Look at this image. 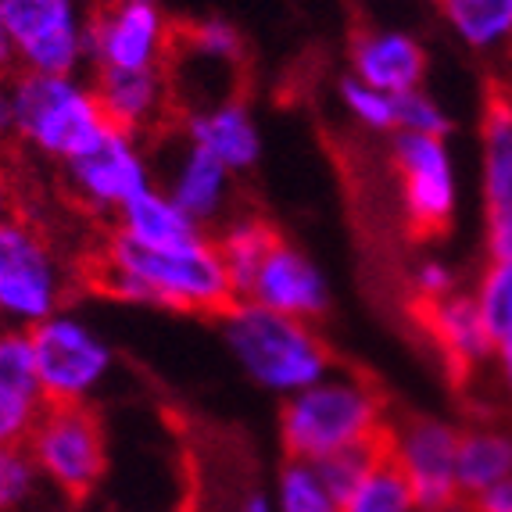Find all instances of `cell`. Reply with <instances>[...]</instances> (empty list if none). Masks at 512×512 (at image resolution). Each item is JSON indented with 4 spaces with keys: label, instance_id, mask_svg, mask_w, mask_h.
Returning a JSON list of instances; mask_svg holds the SVG:
<instances>
[{
    "label": "cell",
    "instance_id": "13",
    "mask_svg": "<svg viewBox=\"0 0 512 512\" xmlns=\"http://www.w3.org/2000/svg\"><path fill=\"white\" fill-rule=\"evenodd\" d=\"M244 298L262 308H273L280 316L319 323L330 312V280L305 251L280 237L276 248L265 255L262 269L255 273Z\"/></svg>",
    "mask_w": 512,
    "mask_h": 512
},
{
    "label": "cell",
    "instance_id": "19",
    "mask_svg": "<svg viewBox=\"0 0 512 512\" xmlns=\"http://www.w3.org/2000/svg\"><path fill=\"white\" fill-rule=\"evenodd\" d=\"M169 197L190 219L208 230L212 222H219L230 208V190H233V172L222 162H215L212 154L183 140L180 158L172 162L169 183H165Z\"/></svg>",
    "mask_w": 512,
    "mask_h": 512
},
{
    "label": "cell",
    "instance_id": "4",
    "mask_svg": "<svg viewBox=\"0 0 512 512\" xmlns=\"http://www.w3.org/2000/svg\"><path fill=\"white\" fill-rule=\"evenodd\" d=\"M15 133L51 162H72L108 129L94 86L79 76L22 72L11 83Z\"/></svg>",
    "mask_w": 512,
    "mask_h": 512
},
{
    "label": "cell",
    "instance_id": "26",
    "mask_svg": "<svg viewBox=\"0 0 512 512\" xmlns=\"http://www.w3.org/2000/svg\"><path fill=\"white\" fill-rule=\"evenodd\" d=\"M176 51L201 65L215 69H233L244 61V36L226 18H201L194 26L176 29Z\"/></svg>",
    "mask_w": 512,
    "mask_h": 512
},
{
    "label": "cell",
    "instance_id": "24",
    "mask_svg": "<svg viewBox=\"0 0 512 512\" xmlns=\"http://www.w3.org/2000/svg\"><path fill=\"white\" fill-rule=\"evenodd\" d=\"M276 240H280V233L262 215H233V219L222 222V230L215 233V248H219L237 298L248 294L251 280L262 269L265 255L276 248Z\"/></svg>",
    "mask_w": 512,
    "mask_h": 512
},
{
    "label": "cell",
    "instance_id": "21",
    "mask_svg": "<svg viewBox=\"0 0 512 512\" xmlns=\"http://www.w3.org/2000/svg\"><path fill=\"white\" fill-rule=\"evenodd\" d=\"M111 230H119L122 237L137 240V244H154V248H162V244H183V240L197 237V233H208L172 201L169 190L154 187V183L147 190H140V194L115 215V226H111Z\"/></svg>",
    "mask_w": 512,
    "mask_h": 512
},
{
    "label": "cell",
    "instance_id": "16",
    "mask_svg": "<svg viewBox=\"0 0 512 512\" xmlns=\"http://www.w3.org/2000/svg\"><path fill=\"white\" fill-rule=\"evenodd\" d=\"M183 140L208 151L233 176L251 172L262 162V129L255 122V111L233 94L190 108L183 119Z\"/></svg>",
    "mask_w": 512,
    "mask_h": 512
},
{
    "label": "cell",
    "instance_id": "41",
    "mask_svg": "<svg viewBox=\"0 0 512 512\" xmlns=\"http://www.w3.org/2000/svg\"><path fill=\"white\" fill-rule=\"evenodd\" d=\"M434 4H441V0H434Z\"/></svg>",
    "mask_w": 512,
    "mask_h": 512
},
{
    "label": "cell",
    "instance_id": "34",
    "mask_svg": "<svg viewBox=\"0 0 512 512\" xmlns=\"http://www.w3.org/2000/svg\"><path fill=\"white\" fill-rule=\"evenodd\" d=\"M484 244L487 255H512V201L484 212Z\"/></svg>",
    "mask_w": 512,
    "mask_h": 512
},
{
    "label": "cell",
    "instance_id": "5",
    "mask_svg": "<svg viewBox=\"0 0 512 512\" xmlns=\"http://www.w3.org/2000/svg\"><path fill=\"white\" fill-rule=\"evenodd\" d=\"M47 405H90L115 369V351L86 319L72 312H54L29 330Z\"/></svg>",
    "mask_w": 512,
    "mask_h": 512
},
{
    "label": "cell",
    "instance_id": "39",
    "mask_svg": "<svg viewBox=\"0 0 512 512\" xmlns=\"http://www.w3.org/2000/svg\"><path fill=\"white\" fill-rule=\"evenodd\" d=\"M8 219H15V215H11V187H8V180L0 176V226Z\"/></svg>",
    "mask_w": 512,
    "mask_h": 512
},
{
    "label": "cell",
    "instance_id": "23",
    "mask_svg": "<svg viewBox=\"0 0 512 512\" xmlns=\"http://www.w3.org/2000/svg\"><path fill=\"white\" fill-rule=\"evenodd\" d=\"M452 36L473 54L512 51V0H441Z\"/></svg>",
    "mask_w": 512,
    "mask_h": 512
},
{
    "label": "cell",
    "instance_id": "9",
    "mask_svg": "<svg viewBox=\"0 0 512 512\" xmlns=\"http://www.w3.org/2000/svg\"><path fill=\"white\" fill-rule=\"evenodd\" d=\"M0 29L26 72L76 76L86 65V15L79 0H0Z\"/></svg>",
    "mask_w": 512,
    "mask_h": 512
},
{
    "label": "cell",
    "instance_id": "8",
    "mask_svg": "<svg viewBox=\"0 0 512 512\" xmlns=\"http://www.w3.org/2000/svg\"><path fill=\"white\" fill-rule=\"evenodd\" d=\"M65 273L54 248L29 222L8 219L0 226V323L33 330L61 312Z\"/></svg>",
    "mask_w": 512,
    "mask_h": 512
},
{
    "label": "cell",
    "instance_id": "29",
    "mask_svg": "<svg viewBox=\"0 0 512 512\" xmlns=\"http://www.w3.org/2000/svg\"><path fill=\"white\" fill-rule=\"evenodd\" d=\"M337 97L341 108L351 122L373 137H394L398 133V108H394V94H384L376 86L362 83L355 76H344L337 83Z\"/></svg>",
    "mask_w": 512,
    "mask_h": 512
},
{
    "label": "cell",
    "instance_id": "20",
    "mask_svg": "<svg viewBox=\"0 0 512 512\" xmlns=\"http://www.w3.org/2000/svg\"><path fill=\"white\" fill-rule=\"evenodd\" d=\"M480 201L484 212H495L512 201V90L502 83L487 86L480 111Z\"/></svg>",
    "mask_w": 512,
    "mask_h": 512
},
{
    "label": "cell",
    "instance_id": "22",
    "mask_svg": "<svg viewBox=\"0 0 512 512\" xmlns=\"http://www.w3.org/2000/svg\"><path fill=\"white\" fill-rule=\"evenodd\" d=\"M512 477V434L491 423L459 430V452H455V480L459 498L480 495L484 487Z\"/></svg>",
    "mask_w": 512,
    "mask_h": 512
},
{
    "label": "cell",
    "instance_id": "36",
    "mask_svg": "<svg viewBox=\"0 0 512 512\" xmlns=\"http://www.w3.org/2000/svg\"><path fill=\"white\" fill-rule=\"evenodd\" d=\"M466 505H470V512H512V477L484 487L480 495L466 498Z\"/></svg>",
    "mask_w": 512,
    "mask_h": 512
},
{
    "label": "cell",
    "instance_id": "14",
    "mask_svg": "<svg viewBox=\"0 0 512 512\" xmlns=\"http://www.w3.org/2000/svg\"><path fill=\"white\" fill-rule=\"evenodd\" d=\"M348 76L398 97L427 86L430 54L409 29L362 26L348 40Z\"/></svg>",
    "mask_w": 512,
    "mask_h": 512
},
{
    "label": "cell",
    "instance_id": "17",
    "mask_svg": "<svg viewBox=\"0 0 512 512\" xmlns=\"http://www.w3.org/2000/svg\"><path fill=\"white\" fill-rule=\"evenodd\" d=\"M43 409L29 330L0 326V444H26Z\"/></svg>",
    "mask_w": 512,
    "mask_h": 512
},
{
    "label": "cell",
    "instance_id": "3",
    "mask_svg": "<svg viewBox=\"0 0 512 512\" xmlns=\"http://www.w3.org/2000/svg\"><path fill=\"white\" fill-rule=\"evenodd\" d=\"M387 427L391 419L380 391L355 373H326L280 405V444L287 459L319 462L348 448H373L387 441Z\"/></svg>",
    "mask_w": 512,
    "mask_h": 512
},
{
    "label": "cell",
    "instance_id": "15",
    "mask_svg": "<svg viewBox=\"0 0 512 512\" xmlns=\"http://www.w3.org/2000/svg\"><path fill=\"white\" fill-rule=\"evenodd\" d=\"M412 312L419 316L427 337L434 341L437 355L455 376L466 380V376L487 373L495 337L487 333L470 291H455L441 301H430V305H412Z\"/></svg>",
    "mask_w": 512,
    "mask_h": 512
},
{
    "label": "cell",
    "instance_id": "10",
    "mask_svg": "<svg viewBox=\"0 0 512 512\" xmlns=\"http://www.w3.org/2000/svg\"><path fill=\"white\" fill-rule=\"evenodd\" d=\"M459 427L437 416H412L387 427L384 455L394 462L416 498L419 512H452L459 498L455 480Z\"/></svg>",
    "mask_w": 512,
    "mask_h": 512
},
{
    "label": "cell",
    "instance_id": "2",
    "mask_svg": "<svg viewBox=\"0 0 512 512\" xmlns=\"http://www.w3.org/2000/svg\"><path fill=\"white\" fill-rule=\"evenodd\" d=\"M215 319L240 373L276 398H291L333 373L330 344L319 337L316 323L280 316L248 298H237Z\"/></svg>",
    "mask_w": 512,
    "mask_h": 512
},
{
    "label": "cell",
    "instance_id": "25",
    "mask_svg": "<svg viewBox=\"0 0 512 512\" xmlns=\"http://www.w3.org/2000/svg\"><path fill=\"white\" fill-rule=\"evenodd\" d=\"M276 512H341V498L333 495L316 462L283 459L273 484Z\"/></svg>",
    "mask_w": 512,
    "mask_h": 512
},
{
    "label": "cell",
    "instance_id": "6",
    "mask_svg": "<svg viewBox=\"0 0 512 512\" xmlns=\"http://www.w3.org/2000/svg\"><path fill=\"white\" fill-rule=\"evenodd\" d=\"M391 172L398 183V205L412 237L430 240L452 230L459 215V169L448 137H391Z\"/></svg>",
    "mask_w": 512,
    "mask_h": 512
},
{
    "label": "cell",
    "instance_id": "30",
    "mask_svg": "<svg viewBox=\"0 0 512 512\" xmlns=\"http://www.w3.org/2000/svg\"><path fill=\"white\" fill-rule=\"evenodd\" d=\"M40 470L26 444H0V512H15L36 495Z\"/></svg>",
    "mask_w": 512,
    "mask_h": 512
},
{
    "label": "cell",
    "instance_id": "27",
    "mask_svg": "<svg viewBox=\"0 0 512 512\" xmlns=\"http://www.w3.org/2000/svg\"><path fill=\"white\" fill-rule=\"evenodd\" d=\"M470 294L495 341L512 333V255H487Z\"/></svg>",
    "mask_w": 512,
    "mask_h": 512
},
{
    "label": "cell",
    "instance_id": "35",
    "mask_svg": "<svg viewBox=\"0 0 512 512\" xmlns=\"http://www.w3.org/2000/svg\"><path fill=\"white\" fill-rule=\"evenodd\" d=\"M487 376L495 380L498 394L512 405V333L498 337L495 351H491V362H487Z\"/></svg>",
    "mask_w": 512,
    "mask_h": 512
},
{
    "label": "cell",
    "instance_id": "11",
    "mask_svg": "<svg viewBox=\"0 0 512 512\" xmlns=\"http://www.w3.org/2000/svg\"><path fill=\"white\" fill-rule=\"evenodd\" d=\"M176 51V29L162 4H101L86 18V61L97 72L165 69Z\"/></svg>",
    "mask_w": 512,
    "mask_h": 512
},
{
    "label": "cell",
    "instance_id": "37",
    "mask_svg": "<svg viewBox=\"0 0 512 512\" xmlns=\"http://www.w3.org/2000/svg\"><path fill=\"white\" fill-rule=\"evenodd\" d=\"M237 512H276V502H273V495H265V491H251V495H244Z\"/></svg>",
    "mask_w": 512,
    "mask_h": 512
},
{
    "label": "cell",
    "instance_id": "1",
    "mask_svg": "<svg viewBox=\"0 0 512 512\" xmlns=\"http://www.w3.org/2000/svg\"><path fill=\"white\" fill-rule=\"evenodd\" d=\"M90 280L115 301L169 308L187 316H219L237 301L215 237L208 233L154 248L111 230L94 255Z\"/></svg>",
    "mask_w": 512,
    "mask_h": 512
},
{
    "label": "cell",
    "instance_id": "32",
    "mask_svg": "<svg viewBox=\"0 0 512 512\" xmlns=\"http://www.w3.org/2000/svg\"><path fill=\"white\" fill-rule=\"evenodd\" d=\"M380 459H384V444H373V448H348V452L326 455V459H319L316 466H319V473H323L326 484H330L333 495L344 502V498H348L351 491L376 470V462Z\"/></svg>",
    "mask_w": 512,
    "mask_h": 512
},
{
    "label": "cell",
    "instance_id": "33",
    "mask_svg": "<svg viewBox=\"0 0 512 512\" xmlns=\"http://www.w3.org/2000/svg\"><path fill=\"white\" fill-rule=\"evenodd\" d=\"M459 291V273L444 258H423L409 276L412 305H430Z\"/></svg>",
    "mask_w": 512,
    "mask_h": 512
},
{
    "label": "cell",
    "instance_id": "28",
    "mask_svg": "<svg viewBox=\"0 0 512 512\" xmlns=\"http://www.w3.org/2000/svg\"><path fill=\"white\" fill-rule=\"evenodd\" d=\"M341 512H419V505L412 498L405 477L394 470V462L384 455V459L376 462V470L344 498Z\"/></svg>",
    "mask_w": 512,
    "mask_h": 512
},
{
    "label": "cell",
    "instance_id": "31",
    "mask_svg": "<svg viewBox=\"0 0 512 512\" xmlns=\"http://www.w3.org/2000/svg\"><path fill=\"white\" fill-rule=\"evenodd\" d=\"M398 108V133H416V137H448L452 133V111L444 108L427 86L394 97Z\"/></svg>",
    "mask_w": 512,
    "mask_h": 512
},
{
    "label": "cell",
    "instance_id": "18",
    "mask_svg": "<svg viewBox=\"0 0 512 512\" xmlns=\"http://www.w3.org/2000/svg\"><path fill=\"white\" fill-rule=\"evenodd\" d=\"M94 94L101 101V111L108 126L144 137L147 129L169 115L172 83L165 69L147 72H97Z\"/></svg>",
    "mask_w": 512,
    "mask_h": 512
},
{
    "label": "cell",
    "instance_id": "12",
    "mask_svg": "<svg viewBox=\"0 0 512 512\" xmlns=\"http://www.w3.org/2000/svg\"><path fill=\"white\" fill-rule=\"evenodd\" d=\"M154 183L140 137L108 126L94 144L65 162V187L79 205L97 215H115Z\"/></svg>",
    "mask_w": 512,
    "mask_h": 512
},
{
    "label": "cell",
    "instance_id": "38",
    "mask_svg": "<svg viewBox=\"0 0 512 512\" xmlns=\"http://www.w3.org/2000/svg\"><path fill=\"white\" fill-rule=\"evenodd\" d=\"M15 133V115H11V86L0 83V137Z\"/></svg>",
    "mask_w": 512,
    "mask_h": 512
},
{
    "label": "cell",
    "instance_id": "42",
    "mask_svg": "<svg viewBox=\"0 0 512 512\" xmlns=\"http://www.w3.org/2000/svg\"><path fill=\"white\" fill-rule=\"evenodd\" d=\"M0 326H4V323H0Z\"/></svg>",
    "mask_w": 512,
    "mask_h": 512
},
{
    "label": "cell",
    "instance_id": "40",
    "mask_svg": "<svg viewBox=\"0 0 512 512\" xmlns=\"http://www.w3.org/2000/svg\"><path fill=\"white\" fill-rule=\"evenodd\" d=\"M104 4H162V0H104Z\"/></svg>",
    "mask_w": 512,
    "mask_h": 512
},
{
    "label": "cell",
    "instance_id": "7",
    "mask_svg": "<svg viewBox=\"0 0 512 512\" xmlns=\"http://www.w3.org/2000/svg\"><path fill=\"white\" fill-rule=\"evenodd\" d=\"M26 448L40 470V480L69 498H86L108 470L104 423L90 405H47Z\"/></svg>",
    "mask_w": 512,
    "mask_h": 512
}]
</instances>
